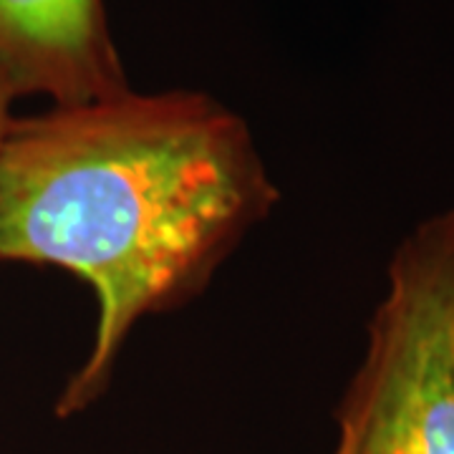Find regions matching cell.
<instances>
[{"label": "cell", "instance_id": "1", "mask_svg": "<svg viewBox=\"0 0 454 454\" xmlns=\"http://www.w3.org/2000/svg\"><path fill=\"white\" fill-rule=\"evenodd\" d=\"M278 200L247 121L205 91L129 89L13 116L0 262L68 270L97 295L91 351L56 414L98 402L134 325L205 291Z\"/></svg>", "mask_w": 454, "mask_h": 454}, {"label": "cell", "instance_id": "2", "mask_svg": "<svg viewBox=\"0 0 454 454\" xmlns=\"http://www.w3.org/2000/svg\"><path fill=\"white\" fill-rule=\"evenodd\" d=\"M333 454H454V205L394 250Z\"/></svg>", "mask_w": 454, "mask_h": 454}, {"label": "cell", "instance_id": "3", "mask_svg": "<svg viewBox=\"0 0 454 454\" xmlns=\"http://www.w3.org/2000/svg\"><path fill=\"white\" fill-rule=\"evenodd\" d=\"M0 83L51 106L129 91L104 0H0Z\"/></svg>", "mask_w": 454, "mask_h": 454}, {"label": "cell", "instance_id": "4", "mask_svg": "<svg viewBox=\"0 0 454 454\" xmlns=\"http://www.w3.org/2000/svg\"><path fill=\"white\" fill-rule=\"evenodd\" d=\"M13 101H16V97L0 83V146L5 142V134H8L11 121H13Z\"/></svg>", "mask_w": 454, "mask_h": 454}]
</instances>
